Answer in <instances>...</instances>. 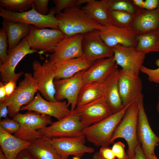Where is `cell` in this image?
I'll return each mask as SVG.
<instances>
[{"instance_id": "33", "label": "cell", "mask_w": 159, "mask_h": 159, "mask_svg": "<svg viewBox=\"0 0 159 159\" xmlns=\"http://www.w3.org/2000/svg\"><path fill=\"white\" fill-rule=\"evenodd\" d=\"M34 0H0V5L6 10L14 12H22L32 8Z\"/></svg>"}, {"instance_id": "48", "label": "cell", "mask_w": 159, "mask_h": 159, "mask_svg": "<svg viewBox=\"0 0 159 159\" xmlns=\"http://www.w3.org/2000/svg\"><path fill=\"white\" fill-rule=\"evenodd\" d=\"M92 0H76L75 4V6L80 7L82 5L87 4Z\"/></svg>"}, {"instance_id": "45", "label": "cell", "mask_w": 159, "mask_h": 159, "mask_svg": "<svg viewBox=\"0 0 159 159\" xmlns=\"http://www.w3.org/2000/svg\"><path fill=\"white\" fill-rule=\"evenodd\" d=\"M15 159H35L30 154L27 149H25L20 152L17 155Z\"/></svg>"}, {"instance_id": "54", "label": "cell", "mask_w": 159, "mask_h": 159, "mask_svg": "<svg viewBox=\"0 0 159 159\" xmlns=\"http://www.w3.org/2000/svg\"></svg>"}, {"instance_id": "19", "label": "cell", "mask_w": 159, "mask_h": 159, "mask_svg": "<svg viewBox=\"0 0 159 159\" xmlns=\"http://www.w3.org/2000/svg\"><path fill=\"white\" fill-rule=\"evenodd\" d=\"M100 30L95 29L82 34V47L84 54L96 60L114 56L112 49L101 38Z\"/></svg>"}, {"instance_id": "32", "label": "cell", "mask_w": 159, "mask_h": 159, "mask_svg": "<svg viewBox=\"0 0 159 159\" xmlns=\"http://www.w3.org/2000/svg\"><path fill=\"white\" fill-rule=\"evenodd\" d=\"M101 1L109 10L123 11L135 14L138 8L132 0H102Z\"/></svg>"}, {"instance_id": "43", "label": "cell", "mask_w": 159, "mask_h": 159, "mask_svg": "<svg viewBox=\"0 0 159 159\" xmlns=\"http://www.w3.org/2000/svg\"><path fill=\"white\" fill-rule=\"evenodd\" d=\"M131 159H147L140 142L136 147L135 155Z\"/></svg>"}, {"instance_id": "31", "label": "cell", "mask_w": 159, "mask_h": 159, "mask_svg": "<svg viewBox=\"0 0 159 159\" xmlns=\"http://www.w3.org/2000/svg\"><path fill=\"white\" fill-rule=\"evenodd\" d=\"M108 11L110 24L118 27H129L134 18L135 14L126 11L108 10Z\"/></svg>"}, {"instance_id": "24", "label": "cell", "mask_w": 159, "mask_h": 159, "mask_svg": "<svg viewBox=\"0 0 159 159\" xmlns=\"http://www.w3.org/2000/svg\"><path fill=\"white\" fill-rule=\"evenodd\" d=\"M119 70L113 72L105 80L104 97L113 113L122 110L123 107L120 97L118 80Z\"/></svg>"}, {"instance_id": "35", "label": "cell", "mask_w": 159, "mask_h": 159, "mask_svg": "<svg viewBox=\"0 0 159 159\" xmlns=\"http://www.w3.org/2000/svg\"><path fill=\"white\" fill-rule=\"evenodd\" d=\"M155 63L158 67L157 68L150 69L143 65L140 67V71L147 75L149 81L159 84V59H157Z\"/></svg>"}, {"instance_id": "5", "label": "cell", "mask_w": 159, "mask_h": 159, "mask_svg": "<svg viewBox=\"0 0 159 159\" xmlns=\"http://www.w3.org/2000/svg\"><path fill=\"white\" fill-rule=\"evenodd\" d=\"M13 119L20 125L19 130L14 135L29 142L42 136L38 130L52 123L51 116L32 111H28L24 114L19 113Z\"/></svg>"}, {"instance_id": "47", "label": "cell", "mask_w": 159, "mask_h": 159, "mask_svg": "<svg viewBox=\"0 0 159 159\" xmlns=\"http://www.w3.org/2000/svg\"><path fill=\"white\" fill-rule=\"evenodd\" d=\"M134 4L139 8L143 9L144 1L143 0H132Z\"/></svg>"}, {"instance_id": "3", "label": "cell", "mask_w": 159, "mask_h": 159, "mask_svg": "<svg viewBox=\"0 0 159 159\" xmlns=\"http://www.w3.org/2000/svg\"><path fill=\"white\" fill-rule=\"evenodd\" d=\"M131 103L101 121L85 127L83 133L87 141L96 146H108L115 129Z\"/></svg>"}, {"instance_id": "14", "label": "cell", "mask_w": 159, "mask_h": 159, "mask_svg": "<svg viewBox=\"0 0 159 159\" xmlns=\"http://www.w3.org/2000/svg\"><path fill=\"white\" fill-rule=\"evenodd\" d=\"M139 107L137 135L138 140L147 158L155 155V149L159 143V138L152 130L143 105V97L138 102Z\"/></svg>"}, {"instance_id": "29", "label": "cell", "mask_w": 159, "mask_h": 159, "mask_svg": "<svg viewBox=\"0 0 159 159\" xmlns=\"http://www.w3.org/2000/svg\"><path fill=\"white\" fill-rule=\"evenodd\" d=\"M81 8L95 22L104 26L110 25L108 10L101 0H92Z\"/></svg>"}, {"instance_id": "15", "label": "cell", "mask_w": 159, "mask_h": 159, "mask_svg": "<svg viewBox=\"0 0 159 159\" xmlns=\"http://www.w3.org/2000/svg\"><path fill=\"white\" fill-rule=\"evenodd\" d=\"M84 135L76 137H61L52 139L54 148L61 159H67L69 156L80 158L86 153H92L95 149L85 145Z\"/></svg>"}, {"instance_id": "53", "label": "cell", "mask_w": 159, "mask_h": 159, "mask_svg": "<svg viewBox=\"0 0 159 159\" xmlns=\"http://www.w3.org/2000/svg\"><path fill=\"white\" fill-rule=\"evenodd\" d=\"M72 159H80V158H79V157H76V156H74L73 157V158Z\"/></svg>"}, {"instance_id": "42", "label": "cell", "mask_w": 159, "mask_h": 159, "mask_svg": "<svg viewBox=\"0 0 159 159\" xmlns=\"http://www.w3.org/2000/svg\"><path fill=\"white\" fill-rule=\"evenodd\" d=\"M143 9L148 10L159 9V0H145L144 1Z\"/></svg>"}, {"instance_id": "25", "label": "cell", "mask_w": 159, "mask_h": 159, "mask_svg": "<svg viewBox=\"0 0 159 159\" xmlns=\"http://www.w3.org/2000/svg\"><path fill=\"white\" fill-rule=\"evenodd\" d=\"M30 142L9 133L0 127V145L7 159H15L21 151L27 149Z\"/></svg>"}, {"instance_id": "1", "label": "cell", "mask_w": 159, "mask_h": 159, "mask_svg": "<svg viewBox=\"0 0 159 159\" xmlns=\"http://www.w3.org/2000/svg\"><path fill=\"white\" fill-rule=\"evenodd\" d=\"M59 29L66 37L83 34L95 29L101 30L106 26L90 19L80 7L74 6L64 10L55 16Z\"/></svg>"}, {"instance_id": "21", "label": "cell", "mask_w": 159, "mask_h": 159, "mask_svg": "<svg viewBox=\"0 0 159 159\" xmlns=\"http://www.w3.org/2000/svg\"><path fill=\"white\" fill-rule=\"evenodd\" d=\"M101 38L112 48L117 44L135 47L138 41L136 36L129 27L121 28L110 25L100 30Z\"/></svg>"}, {"instance_id": "6", "label": "cell", "mask_w": 159, "mask_h": 159, "mask_svg": "<svg viewBox=\"0 0 159 159\" xmlns=\"http://www.w3.org/2000/svg\"><path fill=\"white\" fill-rule=\"evenodd\" d=\"M38 87V85L31 74L25 73L24 79L19 82L13 94L3 101L8 106V115L10 117H13L19 113L21 107L33 100Z\"/></svg>"}, {"instance_id": "4", "label": "cell", "mask_w": 159, "mask_h": 159, "mask_svg": "<svg viewBox=\"0 0 159 159\" xmlns=\"http://www.w3.org/2000/svg\"><path fill=\"white\" fill-rule=\"evenodd\" d=\"M55 14L56 12L54 7L50 9L47 15H42L36 11L34 3L30 10L22 12H12L3 7L0 8V16L4 20L32 25L40 29L49 27L59 29Z\"/></svg>"}, {"instance_id": "46", "label": "cell", "mask_w": 159, "mask_h": 159, "mask_svg": "<svg viewBox=\"0 0 159 159\" xmlns=\"http://www.w3.org/2000/svg\"><path fill=\"white\" fill-rule=\"evenodd\" d=\"M6 97L4 83L1 82L0 83V102L4 100Z\"/></svg>"}, {"instance_id": "7", "label": "cell", "mask_w": 159, "mask_h": 159, "mask_svg": "<svg viewBox=\"0 0 159 159\" xmlns=\"http://www.w3.org/2000/svg\"><path fill=\"white\" fill-rule=\"evenodd\" d=\"M37 52L42 54L44 52L37 51L32 49L27 37L23 38L15 47L7 51V57L4 62L0 65L1 78L5 82L11 81L16 82L24 74L23 72L16 73V67L20 61L26 55Z\"/></svg>"}, {"instance_id": "20", "label": "cell", "mask_w": 159, "mask_h": 159, "mask_svg": "<svg viewBox=\"0 0 159 159\" xmlns=\"http://www.w3.org/2000/svg\"><path fill=\"white\" fill-rule=\"evenodd\" d=\"M137 37L159 30V9L148 10L138 8L129 27Z\"/></svg>"}, {"instance_id": "36", "label": "cell", "mask_w": 159, "mask_h": 159, "mask_svg": "<svg viewBox=\"0 0 159 159\" xmlns=\"http://www.w3.org/2000/svg\"><path fill=\"white\" fill-rule=\"evenodd\" d=\"M7 35L3 28L0 30V64L5 62L7 57Z\"/></svg>"}, {"instance_id": "12", "label": "cell", "mask_w": 159, "mask_h": 159, "mask_svg": "<svg viewBox=\"0 0 159 159\" xmlns=\"http://www.w3.org/2000/svg\"><path fill=\"white\" fill-rule=\"evenodd\" d=\"M67 101H49L43 98L40 93L37 92L33 100L28 104L21 107L20 111L35 112L53 117L59 120L71 113Z\"/></svg>"}, {"instance_id": "41", "label": "cell", "mask_w": 159, "mask_h": 159, "mask_svg": "<svg viewBox=\"0 0 159 159\" xmlns=\"http://www.w3.org/2000/svg\"><path fill=\"white\" fill-rule=\"evenodd\" d=\"M7 97L11 96L14 92L17 87L16 82L11 81L4 83Z\"/></svg>"}, {"instance_id": "40", "label": "cell", "mask_w": 159, "mask_h": 159, "mask_svg": "<svg viewBox=\"0 0 159 159\" xmlns=\"http://www.w3.org/2000/svg\"><path fill=\"white\" fill-rule=\"evenodd\" d=\"M99 152L102 156L105 159L116 158L111 148L108 146L101 147Z\"/></svg>"}, {"instance_id": "39", "label": "cell", "mask_w": 159, "mask_h": 159, "mask_svg": "<svg viewBox=\"0 0 159 159\" xmlns=\"http://www.w3.org/2000/svg\"><path fill=\"white\" fill-rule=\"evenodd\" d=\"M49 0H34L33 3L36 11L39 14L47 15L49 12L48 7Z\"/></svg>"}, {"instance_id": "8", "label": "cell", "mask_w": 159, "mask_h": 159, "mask_svg": "<svg viewBox=\"0 0 159 159\" xmlns=\"http://www.w3.org/2000/svg\"><path fill=\"white\" fill-rule=\"evenodd\" d=\"M85 128L78 115L73 111L66 117L52 122L50 125L38 130L42 136L52 139L82 135H84Z\"/></svg>"}, {"instance_id": "30", "label": "cell", "mask_w": 159, "mask_h": 159, "mask_svg": "<svg viewBox=\"0 0 159 159\" xmlns=\"http://www.w3.org/2000/svg\"><path fill=\"white\" fill-rule=\"evenodd\" d=\"M136 49L145 54L159 52V30L136 37Z\"/></svg>"}, {"instance_id": "13", "label": "cell", "mask_w": 159, "mask_h": 159, "mask_svg": "<svg viewBox=\"0 0 159 159\" xmlns=\"http://www.w3.org/2000/svg\"><path fill=\"white\" fill-rule=\"evenodd\" d=\"M112 49L117 65L122 69L136 76H139L146 54L139 51L135 47L117 44Z\"/></svg>"}, {"instance_id": "16", "label": "cell", "mask_w": 159, "mask_h": 159, "mask_svg": "<svg viewBox=\"0 0 159 159\" xmlns=\"http://www.w3.org/2000/svg\"><path fill=\"white\" fill-rule=\"evenodd\" d=\"M74 111L85 127L97 123L113 114L104 95L84 105L77 107Z\"/></svg>"}, {"instance_id": "51", "label": "cell", "mask_w": 159, "mask_h": 159, "mask_svg": "<svg viewBox=\"0 0 159 159\" xmlns=\"http://www.w3.org/2000/svg\"><path fill=\"white\" fill-rule=\"evenodd\" d=\"M147 159H159L155 155H150L147 158Z\"/></svg>"}, {"instance_id": "52", "label": "cell", "mask_w": 159, "mask_h": 159, "mask_svg": "<svg viewBox=\"0 0 159 159\" xmlns=\"http://www.w3.org/2000/svg\"><path fill=\"white\" fill-rule=\"evenodd\" d=\"M156 109L157 112L159 114V93L158 97V100L156 105Z\"/></svg>"}, {"instance_id": "49", "label": "cell", "mask_w": 159, "mask_h": 159, "mask_svg": "<svg viewBox=\"0 0 159 159\" xmlns=\"http://www.w3.org/2000/svg\"><path fill=\"white\" fill-rule=\"evenodd\" d=\"M90 159H105L104 158L99 152H96L94 154L92 157Z\"/></svg>"}, {"instance_id": "28", "label": "cell", "mask_w": 159, "mask_h": 159, "mask_svg": "<svg viewBox=\"0 0 159 159\" xmlns=\"http://www.w3.org/2000/svg\"><path fill=\"white\" fill-rule=\"evenodd\" d=\"M106 79L84 84L78 97L76 107L84 105L103 96Z\"/></svg>"}, {"instance_id": "38", "label": "cell", "mask_w": 159, "mask_h": 159, "mask_svg": "<svg viewBox=\"0 0 159 159\" xmlns=\"http://www.w3.org/2000/svg\"><path fill=\"white\" fill-rule=\"evenodd\" d=\"M125 145L122 142L118 141L112 146V150L117 159H128L125 150Z\"/></svg>"}, {"instance_id": "27", "label": "cell", "mask_w": 159, "mask_h": 159, "mask_svg": "<svg viewBox=\"0 0 159 159\" xmlns=\"http://www.w3.org/2000/svg\"><path fill=\"white\" fill-rule=\"evenodd\" d=\"M2 25V28L5 29L7 35L9 49L16 47L21 39L28 37L31 25L7 20H4Z\"/></svg>"}, {"instance_id": "26", "label": "cell", "mask_w": 159, "mask_h": 159, "mask_svg": "<svg viewBox=\"0 0 159 159\" xmlns=\"http://www.w3.org/2000/svg\"><path fill=\"white\" fill-rule=\"evenodd\" d=\"M30 143L27 149L35 159H61L53 146L52 139L42 136Z\"/></svg>"}, {"instance_id": "50", "label": "cell", "mask_w": 159, "mask_h": 159, "mask_svg": "<svg viewBox=\"0 0 159 159\" xmlns=\"http://www.w3.org/2000/svg\"><path fill=\"white\" fill-rule=\"evenodd\" d=\"M0 159H7L2 150L0 148Z\"/></svg>"}, {"instance_id": "2", "label": "cell", "mask_w": 159, "mask_h": 159, "mask_svg": "<svg viewBox=\"0 0 159 159\" xmlns=\"http://www.w3.org/2000/svg\"><path fill=\"white\" fill-rule=\"evenodd\" d=\"M138 111L137 102H132L115 129L110 140L111 143L118 138L125 140L128 147L127 155L128 159L132 158L135 155L139 143L137 135Z\"/></svg>"}, {"instance_id": "23", "label": "cell", "mask_w": 159, "mask_h": 159, "mask_svg": "<svg viewBox=\"0 0 159 159\" xmlns=\"http://www.w3.org/2000/svg\"><path fill=\"white\" fill-rule=\"evenodd\" d=\"M95 60L84 54L54 64L55 80L70 77L77 73L88 69Z\"/></svg>"}, {"instance_id": "10", "label": "cell", "mask_w": 159, "mask_h": 159, "mask_svg": "<svg viewBox=\"0 0 159 159\" xmlns=\"http://www.w3.org/2000/svg\"><path fill=\"white\" fill-rule=\"evenodd\" d=\"M32 64L33 70V76L38 85V90L46 100L57 101L54 97V64L49 59H47L42 64L37 60L34 61Z\"/></svg>"}, {"instance_id": "11", "label": "cell", "mask_w": 159, "mask_h": 159, "mask_svg": "<svg viewBox=\"0 0 159 159\" xmlns=\"http://www.w3.org/2000/svg\"><path fill=\"white\" fill-rule=\"evenodd\" d=\"M84 71L78 72L70 77L55 80L54 81L55 100L58 101L67 100L68 105L71 106V111L76 107L78 97L84 84L83 77Z\"/></svg>"}, {"instance_id": "37", "label": "cell", "mask_w": 159, "mask_h": 159, "mask_svg": "<svg viewBox=\"0 0 159 159\" xmlns=\"http://www.w3.org/2000/svg\"><path fill=\"white\" fill-rule=\"evenodd\" d=\"M76 0H54L56 14L62 12L63 9L75 6Z\"/></svg>"}, {"instance_id": "18", "label": "cell", "mask_w": 159, "mask_h": 159, "mask_svg": "<svg viewBox=\"0 0 159 159\" xmlns=\"http://www.w3.org/2000/svg\"><path fill=\"white\" fill-rule=\"evenodd\" d=\"M82 34L65 37L57 44L54 52L47 56L54 64L84 55L82 47Z\"/></svg>"}, {"instance_id": "44", "label": "cell", "mask_w": 159, "mask_h": 159, "mask_svg": "<svg viewBox=\"0 0 159 159\" xmlns=\"http://www.w3.org/2000/svg\"><path fill=\"white\" fill-rule=\"evenodd\" d=\"M8 106L4 101L0 102V118H4L8 115Z\"/></svg>"}, {"instance_id": "34", "label": "cell", "mask_w": 159, "mask_h": 159, "mask_svg": "<svg viewBox=\"0 0 159 159\" xmlns=\"http://www.w3.org/2000/svg\"><path fill=\"white\" fill-rule=\"evenodd\" d=\"M0 127L7 132L12 134L16 133L19 130V123L14 119L7 117L0 122Z\"/></svg>"}, {"instance_id": "17", "label": "cell", "mask_w": 159, "mask_h": 159, "mask_svg": "<svg viewBox=\"0 0 159 159\" xmlns=\"http://www.w3.org/2000/svg\"><path fill=\"white\" fill-rule=\"evenodd\" d=\"M118 87L124 107L134 102H137L143 95L142 82L139 76H136L121 69L119 70Z\"/></svg>"}, {"instance_id": "9", "label": "cell", "mask_w": 159, "mask_h": 159, "mask_svg": "<svg viewBox=\"0 0 159 159\" xmlns=\"http://www.w3.org/2000/svg\"><path fill=\"white\" fill-rule=\"evenodd\" d=\"M65 37L59 29H40L31 25L27 39L32 49L53 53L58 43Z\"/></svg>"}, {"instance_id": "22", "label": "cell", "mask_w": 159, "mask_h": 159, "mask_svg": "<svg viewBox=\"0 0 159 159\" xmlns=\"http://www.w3.org/2000/svg\"><path fill=\"white\" fill-rule=\"evenodd\" d=\"M114 56L96 60L83 75L84 84L95 82L106 79L117 70V66Z\"/></svg>"}]
</instances>
